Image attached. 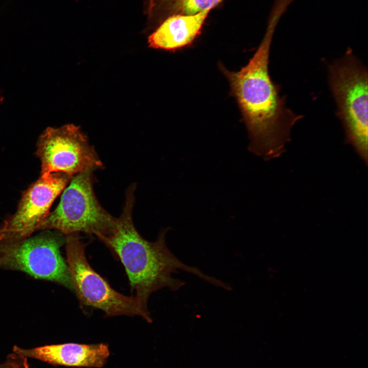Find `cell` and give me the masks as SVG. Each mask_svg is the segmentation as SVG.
I'll list each match as a JSON object with an SVG mask.
<instances>
[{"label":"cell","mask_w":368,"mask_h":368,"mask_svg":"<svg viewBox=\"0 0 368 368\" xmlns=\"http://www.w3.org/2000/svg\"><path fill=\"white\" fill-rule=\"evenodd\" d=\"M13 353L53 365L95 368L103 367L110 354L108 344L103 343L88 344L66 343L29 349L15 346Z\"/></svg>","instance_id":"9c48e42d"},{"label":"cell","mask_w":368,"mask_h":368,"mask_svg":"<svg viewBox=\"0 0 368 368\" xmlns=\"http://www.w3.org/2000/svg\"><path fill=\"white\" fill-rule=\"evenodd\" d=\"M93 170L73 176L60 201L38 230L54 229L64 235L82 232L98 238L111 228L116 218L98 201L93 189Z\"/></svg>","instance_id":"5b68a950"},{"label":"cell","mask_w":368,"mask_h":368,"mask_svg":"<svg viewBox=\"0 0 368 368\" xmlns=\"http://www.w3.org/2000/svg\"><path fill=\"white\" fill-rule=\"evenodd\" d=\"M329 86L341 121L345 143L364 164L367 158V70L349 49L328 67Z\"/></svg>","instance_id":"3957f363"},{"label":"cell","mask_w":368,"mask_h":368,"mask_svg":"<svg viewBox=\"0 0 368 368\" xmlns=\"http://www.w3.org/2000/svg\"><path fill=\"white\" fill-rule=\"evenodd\" d=\"M28 359L12 353L4 362L0 363V368H29Z\"/></svg>","instance_id":"7c38bea8"},{"label":"cell","mask_w":368,"mask_h":368,"mask_svg":"<svg viewBox=\"0 0 368 368\" xmlns=\"http://www.w3.org/2000/svg\"><path fill=\"white\" fill-rule=\"evenodd\" d=\"M211 10L207 9L192 15L174 14L167 17L149 36L150 47L175 51L190 45L200 34Z\"/></svg>","instance_id":"30bf717a"},{"label":"cell","mask_w":368,"mask_h":368,"mask_svg":"<svg viewBox=\"0 0 368 368\" xmlns=\"http://www.w3.org/2000/svg\"><path fill=\"white\" fill-rule=\"evenodd\" d=\"M283 15L272 9L265 35L248 63L238 72L219 68L228 80L249 135V150L265 160L278 158L286 151L291 132L303 117L286 106L281 86L269 73L270 50L277 25Z\"/></svg>","instance_id":"6da1fadb"},{"label":"cell","mask_w":368,"mask_h":368,"mask_svg":"<svg viewBox=\"0 0 368 368\" xmlns=\"http://www.w3.org/2000/svg\"><path fill=\"white\" fill-rule=\"evenodd\" d=\"M36 154L41 164V176L54 172L74 176L103 168L86 136L73 124L47 128L38 138Z\"/></svg>","instance_id":"52a82bcc"},{"label":"cell","mask_w":368,"mask_h":368,"mask_svg":"<svg viewBox=\"0 0 368 368\" xmlns=\"http://www.w3.org/2000/svg\"><path fill=\"white\" fill-rule=\"evenodd\" d=\"M223 0H148L147 13L151 20H160L174 15H192L212 10Z\"/></svg>","instance_id":"8fae6325"},{"label":"cell","mask_w":368,"mask_h":368,"mask_svg":"<svg viewBox=\"0 0 368 368\" xmlns=\"http://www.w3.org/2000/svg\"><path fill=\"white\" fill-rule=\"evenodd\" d=\"M135 185L127 189L126 199L121 216L115 219L113 226L105 235L99 238L118 256L123 265L135 297L148 308L150 294L168 288L176 291L185 282L173 274L181 270L224 288L225 283L208 275L199 269L186 264L168 248L166 235L168 228L160 231L153 242L145 239L136 230L132 220Z\"/></svg>","instance_id":"7a4b0ae2"},{"label":"cell","mask_w":368,"mask_h":368,"mask_svg":"<svg viewBox=\"0 0 368 368\" xmlns=\"http://www.w3.org/2000/svg\"><path fill=\"white\" fill-rule=\"evenodd\" d=\"M73 176L54 172L40 177L24 193L16 213L0 227V242L20 241L37 231L56 198Z\"/></svg>","instance_id":"ba28073f"},{"label":"cell","mask_w":368,"mask_h":368,"mask_svg":"<svg viewBox=\"0 0 368 368\" xmlns=\"http://www.w3.org/2000/svg\"><path fill=\"white\" fill-rule=\"evenodd\" d=\"M65 242L58 231L14 242H0V268L23 271L74 290L66 262L60 250Z\"/></svg>","instance_id":"8992f818"},{"label":"cell","mask_w":368,"mask_h":368,"mask_svg":"<svg viewBox=\"0 0 368 368\" xmlns=\"http://www.w3.org/2000/svg\"><path fill=\"white\" fill-rule=\"evenodd\" d=\"M65 244L74 291L82 305L100 309L106 317L137 315L152 322L148 308L135 296L117 291L93 269L86 257V244L79 233L66 235Z\"/></svg>","instance_id":"277c9868"}]
</instances>
